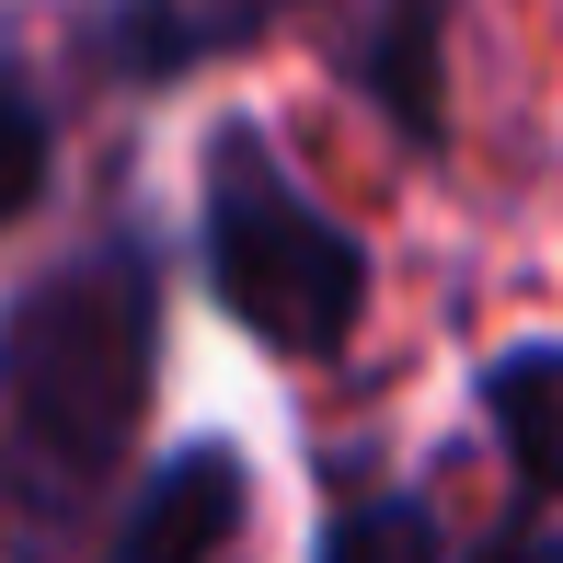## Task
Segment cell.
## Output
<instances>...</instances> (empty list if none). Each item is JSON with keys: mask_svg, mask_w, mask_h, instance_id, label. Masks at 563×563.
<instances>
[{"mask_svg": "<svg viewBox=\"0 0 563 563\" xmlns=\"http://www.w3.org/2000/svg\"><path fill=\"white\" fill-rule=\"evenodd\" d=\"M322 12V0H92L81 12V58L104 92H173L196 69H230L276 35V23Z\"/></svg>", "mask_w": 563, "mask_h": 563, "instance_id": "cell-5", "label": "cell"}, {"mask_svg": "<svg viewBox=\"0 0 563 563\" xmlns=\"http://www.w3.org/2000/svg\"><path fill=\"white\" fill-rule=\"evenodd\" d=\"M173 276L139 219H104L0 299V563H81L139 472Z\"/></svg>", "mask_w": 563, "mask_h": 563, "instance_id": "cell-1", "label": "cell"}, {"mask_svg": "<svg viewBox=\"0 0 563 563\" xmlns=\"http://www.w3.org/2000/svg\"><path fill=\"white\" fill-rule=\"evenodd\" d=\"M253 518V472L230 438H185L162 460H139L126 472V495L104 506V529H92L81 563H219L242 541Z\"/></svg>", "mask_w": 563, "mask_h": 563, "instance_id": "cell-4", "label": "cell"}, {"mask_svg": "<svg viewBox=\"0 0 563 563\" xmlns=\"http://www.w3.org/2000/svg\"><path fill=\"white\" fill-rule=\"evenodd\" d=\"M46 185H58V115H46L35 69L0 46V230H23L46 208Z\"/></svg>", "mask_w": 563, "mask_h": 563, "instance_id": "cell-8", "label": "cell"}, {"mask_svg": "<svg viewBox=\"0 0 563 563\" xmlns=\"http://www.w3.org/2000/svg\"><path fill=\"white\" fill-rule=\"evenodd\" d=\"M449 35H460V0H356L334 35H322L334 92H356V104L391 126L402 162H449V139H460V115H449Z\"/></svg>", "mask_w": 563, "mask_h": 563, "instance_id": "cell-3", "label": "cell"}, {"mask_svg": "<svg viewBox=\"0 0 563 563\" xmlns=\"http://www.w3.org/2000/svg\"><path fill=\"white\" fill-rule=\"evenodd\" d=\"M449 563H563V518H552V506H495Z\"/></svg>", "mask_w": 563, "mask_h": 563, "instance_id": "cell-9", "label": "cell"}, {"mask_svg": "<svg viewBox=\"0 0 563 563\" xmlns=\"http://www.w3.org/2000/svg\"><path fill=\"white\" fill-rule=\"evenodd\" d=\"M311 563H449L438 495H415V483H379V495H345L334 518H322Z\"/></svg>", "mask_w": 563, "mask_h": 563, "instance_id": "cell-7", "label": "cell"}, {"mask_svg": "<svg viewBox=\"0 0 563 563\" xmlns=\"http://www.w3.org/2000/svg\"><path fill=\"white\" fill-rule=\"evenodd\" d=\"M196 276L230 311V334H253L288 368H334L379 299L368 230H345L311 196L265 115H219L196 139Z\"/></svg>", "mask_w": 563, "mask_h": 563, "instance_id": "cell-2", "label": "cell"}, {"mask_svg": "<svg viewBox=\"0 0 563 563\" xmlns=\"http://www.w3.org/2000/svg\"><path fill=\"white\" fill-rule=\"evenodd\" d=\"M472 415L506 460V506H552L563 518V334L495 345L472 368Z\"/></svg>", "mask_w": 563, "mask_h": 563, "instance_id": "cell-6", "label": "cell"}]
</instances>
